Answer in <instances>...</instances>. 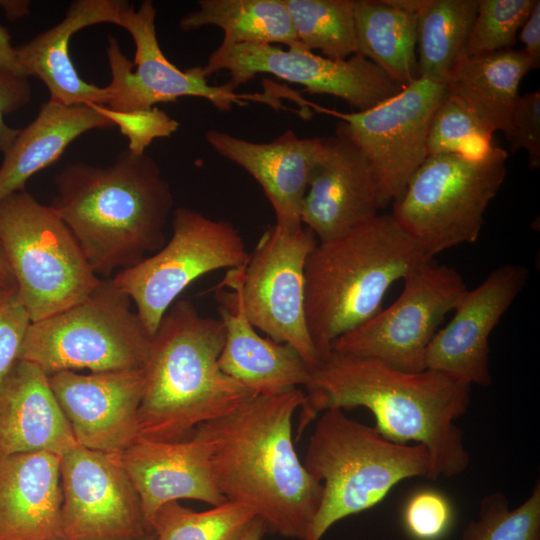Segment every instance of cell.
Segmentation results:
<instances>
[{"mask_svg": "<svg viewBox=\"0 0 540 540\" xmlns=\"http://www.w3.org/2000/svg\"><path fill=\"white\" fill-rule=\"evenodd\" d=\"M299 430L327 409L364 407L391 442L414 441L429 454V479L466 470L470 455L455 424L470 404L471 386L443 373L409 372L381 361L329 350L311 370Z\"/></svg>", "mask_w": 540, "mask_h": 540, "instance_id": "6da1fadb", "label": "cell"}, {"mask_svg": "<svg viewBox=\"0 0 540 540\" xmlns=\"http://www.w3.org/2000/svg\"><path fill=\"white\" fill-rule=\"evenodd\" d=\"M305 400L300 388L255 395L193 431L221 495L249 508L267 531L298 540L306 539L322 494L293 443V416Z\"/></svg>", "mask_w": 540, "mask_h": 540, "instance_id": "7a4b0ae2", "label": "cell"}, {"mask_svg": "<svg viewBox=\"0 0 540 540\" xmlns=\"http://www.w3.org/2000/svg\"><path fill=\"white\" fill-rule=\"evenodd\" d=\"M50 206L79 243L101 279L130 268L165 243L174 197L158 164L146 153L121 152L113 164H67L55 176Z\"/></svg>", "mask_w": 540, "mask_h": 540, "instance_id": "3957f363", "label": "cell"}, {"mask_svg": "<svg viewBox=\"0 0 540 540\" xmlns=\"http://www.w3.org/2000/svg\"><path fill=\"white\" fill-rule=\"evenodd\" d=\"M224 340L220 318L201 315L187 299L173 303L151 338L143 368L139 437L186 439L257 395L220 369Z\"/></svg>", "mask_w": 540, "mask_h": 540, "instance_id": "277c9868", "label": "cell"}, {"mask_svg": "<svg viewBox=\"0 0 540 540\" xmlns=\"http://www.w3.org/2000/svg\"><path fill=\"white\" fill-rule=\"evenodd\" d=\"M427 261L392 214H378L340 237L318 241L305 265V313L320 357L377 314L388 289Z\"/></svg>", "mask_w": 540, "mask_h": 540, "instance_id": "5b68a950", "label": "cell"}, {"mask_svg": "<svg viewBox=\"0 0 540 540\" xmlns=\"http://www.w3.org/2000/svg\"><path fill=\"white\" fill-rule=\"evenodd\" d=\"M304 467L322 485L316 514L305 540H321L338 521L380 503L399 482L428 478L427 449L389 441L375 427L323 411L309 438Z\"/></svg>", "mask_w": 540, "mask_h": 540, "instance_id": "8992f818", "label": "cell"}, {"mask_svg": "<svg viewBox=\"0 0 540 540\" xmlns=\"http://www.w3.org/2000/svg\"><path fill=\"white\" fill-rule=\"evenodd\" d=\"M507 157L498 146L478 157L427 156L393 202L391 214L429 260L475 243L485 211L504 183Z\"/></svg>", "mask_w": 540, "mask_h": 540, "instance_id": "52a82bcc", "label": "cell"}, {"mask_svg": "<svg viewBox=\"0 0 540 540\" xmlns=\"http://www.w3.org/2000/svg\"><path fill=\"white\" fill-rule=\"evenodd\" d=\"M0 243L32 322L81 302L102 280L56 211L26 190L0 201Z\"/></svg>", "mask_w": 540, "mask_h": 540, "instance_id": "ba28073f", "label": "cell"}, {"mask_svg": "<svg viewBox=\"0 0 540 540\" xmlns=\"http://www.w3.org/2000/svg\"><path fill=\"white\" fill-rule=\"evenodd\" d=\"M152 336L132 310L131 299L112 279H102L81 302L32 322L20 360L48 376L144 368Z\"/></svg>", "mask_w": 540, "mask_h": 540, "instance_id": "9c48e42d", "label": "cell"}, {"mask_svg": "<svg viewBox=\"0 0 540 540\" xmlns=\"http://www.w3.org/2000/svg\"><path fill=\"white\" fill-rule=\"evenodd\" d=\"M318 240L305 226H270L245 265L230 269L226 284L255 329L292 346L311 370L320 355L305 313V265Z\"/></svg>", "mask_w": 540, "mask_h": 540, "instance_id": "30bf717a", "label": "cell"}, {"mask_svg": "<svg viewBox=\"0 0 540 540\" xmlns=\"http://www.w3.org/2000/svg\"><path fill=\"white\" fill-rule=\"evenodd\" d=\"M248 258L243 238L231 222L179 207L173 212L170 239L111 279L131 299L153 336L165 313L192 282L213 271L241 267Z\"/></svg>", "mask_w": 540, "mask_h": 540, "instance_id": "8fae6325", "label": "cell"}, {"mask_svg": "<svg viewBox=\"0 0 540 540\" xmlns=\"http://www.w3.org/2000/svg\"><path fill=\"white\" fill-rule=\"evenodd\" d=\"M156 9L151 0L141 1L136 9L130 4L120 14L117 25L125 29L135 44L132 62L121 50L118 40L108 36L106 56L111 81L106 107L115 111H132L175 102L180 97H197L209 101L220 111L248 101L284 108L273 95L238 94L225 84L210 85L199 66L182 70L162 51L156 33Z\"/></svg>", "mask_w": 540, "mask_h": 540, "instance_id": "7c38bea8", "label": "cell"}, {"mask_svg": "<svg viewBox=\"0 0 540 540\" xmlns=\"http://www.w3.org/2000/svg\"><path fill=\"white\" fill-rule=\"evenodd\" d=\"M403 280V290L393 304L340 336L330 350L375 359L404 371L425 370L429 344L468 288L456 269L432 260Z\"/></svg>", "mask_w": 540, "mask_h": 540, "instance_id": "4fadbf2b", "label": "cell"}, {"mask_svg": "<svg viewBox=\"0 0 540 540\" xmlns=\"http://www.w3.org/2000/svg\"><path fill=\"white\" fill-rule=\"evenodd\" d=\"M446 96L445 84L419 77L365 111L343 113L316 106L339 119L336 133L355 144L368 159L379 209L400 198L427 158L429 128Z\"/></svg>", "mask_w": 540, "mask_h": 540, "instance_id": "5bb4252c", "label": "cell"}, {"mask_svg": "<svg viewBox=\"0 0 540 540\" xmlns=\"http://www.w3.org/2000/svg\"><path fill=\"white\" fill-rule=\"evenodd\" d=\"M199 68L205 78L228 71L226 85L234 91L257 74H270L302 85L309 93L340 98L356 112L368 110L404 88L360 54L332 60L302 46L282 49L276 45L221 43Z\"/></svg>", "mask_w": 540, "mask_h": 540, "instance_id": "9a60e30c", "label": "cell"}, {"mask_svg": "<svg viewBox=\"0 0 540 540\" xmlns=\"http://www.w3.org/2000/svg\"><path fill=\"white\" fill-rule=\"evenodd\" d=\"M66 540H133L151 532L140 498L114 455L80 445L60 456Z\"/></svg>", "mask_w": 540, "mask_h": 540, "instance_id": "2e32d148", "label": "cell"}, {"mask_svg": "<svg viewBox=\"0 0 540 540\" xmlns=\"http://www.w3.org/2000/svg\"><path fill=\"white\" fill-rule=\"evenodd\" d=\"M529 279L520 264L495 268L460 298L448 324L438 329L426 353V369L487 387L492 383L489 338Z\"/></svg>", "mask_w": 540, "mask_h": 540, "instance_id": "e0dca14e", "label": "cell"}, {"mask_svg": "<svg viewBox=\"0 0 540 540\" xmlns=\"http://www.w3.org/2000/svg\"><path fill=\"white\" fill-rule=\"evenodd\" d=\"M144 369L49 376L51 389L78 445L118 455L138 437Z\"/></svg>", "mask_w": 540, "mask_h": 540, "instance_id": "ac0fdd59", "label": "cell"}, {"mask_svg": "<svg viewBox=\"0 0 540 540\" xmlns=\"http://www.w3.org/2000/svg\"><path fill=\"white\" fill-rule=\"evenodd\" d=\"M378 192L364 153L340 134L321 138L300 219L319 242L340 237L378 215Z\"/></svg>", "mask_w": 540, "mask_h": 540, "instance_id": "d6986e66", "label": "cell"}, {"mask_svg": "<svg viewBox=\"0 0 540 540\" xmlns=\"http://www.w3.org/2000/svg\"><path fill=\"white\" fill-rule=\"evenodd\" d=\"M114 456L140 498L150 531L157 511L169 502L192 499L216 506L227 501L214 483L206 447L194 433L177 441L138 437Z\"/></svg>", "mask_w": 540, "mask_h": 540, "instance_id": "ffe728a7", "label": "cell"}, {"mask_svg": "<svg viewBox=\"0 0 540 540\" xmlns=\"http://www.w3.org/2000/svg\"><path fill=\"white\" fill-rule=\"evenodd\" d=\"M205 139L217 154L243 168L259 183L273 207L276 225H303L302 202L319 156L321 138H300L288 129L270 142L257 143L210 129Z\"/></svg>", "mask_w": 540, "mask_h": 540, "instance_id": "44dd1931", "label": "cell"}, {"mask_svg": "<svg viewBox=\"0 0 540 540\" xmlns=\"http://www.w3.org/2000/svg\"><path fill=\"white\" fill-rule=\"evenodd\" d=\"M129 5L124 0H75L56 25L15 46L24 76L40 79L49 91L50 101L63 105L95 104L106 106L105 87L88 83L78 74L70 57V40L78 31L101 23L117 25Z\"/></svg>", "mask_w": 540, "mask_h": 540, "instance_id": "7402d4cb", "label": "cell"}, {"mask_svg": "<svg viewBox=\"0 0 540 540\" xmlns=\"http://www.w3.org/2000/svg\"><path fill=\"white\" fill-rule=\"evenodd\" d=\"M62 486L59 455L0 457V540H58Z\"/></svg>", "mask_w": 540, "mask_h": 540, "instance_id": "603a6c76", "label": "cell"}, {"mask_svg": "<svg viewBox=\"0 0 540 540\" xmlns=\"http://www.w3.org/2000/svg\"><path fill=\"white\" fill-rule=\"evenodd\" d=\"M75 445L49 376L19 360L0 383V457L36 451L60 456Z\"/></svg>", "mask_w": 540, "mask_h": 540, "instance_id": "cb8c5ba5", "label": "cell"}, {"mask_svg": "<svg viewBox=\"0 0 540 540\" xmlns=\"http://www.w3.org/2000/svg\"><path fill=\"white\" fill-rule=\"evenodd\" d=\"M218 312L225 328L218 359L223 373L262 396L305 387L311 368L292 346L258 334L232 295Z\"/></svg>", "mask_w": 540, "mask_h": 540, "instance_id": "d4e9b609", "label": "cell"}, {"mask_svg": "<svg viewBox=\"0 0 540 540\" xmlns=\"http://www.w3.org/2000/svg\"><path fill=\"white\" fill-rule=\"evenodd\" d=\"M92 104L63 105L48 100L35 119L19 130L0 164V201L25 191L28 180L56 162L79 136L113 127Z\"/></svg>", "mask_w": 540, "mask_h": 540, "instance_id": "484cf974", "label": "cell"}, {"mask_svg": "<svg viewBox=\"0 0 540 540\" xmlns=\"http://www.w3.org/2000/svg\"><path fill=\"white\" fill-rule=\"evenodd\" d=\"M531 69L523 49L464 56L445 83L447 95L462 102L492 133H505L521 80Z\"/></svg>", "mask_w": 540, "mask_h": 540, "instance_id": "4316f807", "label": "cell"}, {"mask_svg": "<svg viewBox=\"0 0 540 540\" xmlns=\"http://www.w3.org/2000/svg\"><path fill=\"white\" fill-rule=\"evenodd\" d=\"M357 54L405 86L418 76L417 15L386 0H354Z\"/></svg>", "mask_w": 540, "mask_h": 540, "instance_id": "83f0119b", "label": "cell"}, {"mask_svg": "<svg viewBox=\"0 0 540 540\" xmlns=\"http://www.w3.org/2000/svg\"><path fill=\"white\" fill-rule=\"evenodd\" d=\"M179 21L182 31L220 28L223 44L301 46L283 0H199Z\"/></svg>", "mask_w": 540, "mask_h": 540, "instance_id": "f1b7e54d", "label": "cell"}, {"mask_svg": "<svg viewBox=\"0 0 540 540\" xmlns=\"http://www.w3.org/2000/svg\"><path fill=\"white\" fill-rule=\"evenodd\" d=\"M478 0H426L417 14L418 76L445 84L465 56Z\"/></svg>", "mask_w": 540, "mask_h": 540, "instance_id": "f546056e", "label": "cell"}, {"mask_svg": "<svg viewBox=\"0 0 540 540\" xmlns=\"http://www.w3.org/2000/svg\"><path fill=\"white\" fill-rule=\"evenodd\" d=\"M300 45L324 57L345 60L357 54L354 0H283Z\"/></svg>", "mask_w": 540, "mask_h": 540, "instance_id": "4dcf8cb0", "label": "cell"}, {"mask_svg": "<svg viewBox=\"0 0 540 540\" xmlns=\"http://www.w3.org/2000/svg\"><path fill=\"white\" fill-rule=\"evenodd\" d=\"M254 518L249 508L231 501L206 511L174 501L157 511L151 531L156 540H236Z\"/></svg>", "mask_w": 540, "mask_h": 540, "instance_id": "1f68e13d", "label": "cell"}, {"mask_svg": "<svg viewBox=\"0 0 540 540\" xmlns=\"http://www.w3.org/2000/svg\"><path fill=\"white\" fill-rule=\"evenodd\" d=\"M461 540H540V481L529 497L510 509L505 494L485 495L478 517L468 523Z\"/></svg>", "mask_w": 540, "mask_h": 540, "instance_id": "d6a6232c", "label": "cell"}, {"mask_svg": "<svg viewBox=\"0 0 540 540\" xmlns=\"http://www.w3.org/2000/svg\"><path fill=\"white\" fill-rule=\"evenodd\" d=\"M493 133L458 99L447 95L437 108L427 137V156L461 154L478 157L494 145Z\"/></svg>", "mask_w": 540, "mask_h": 540, "instance_id": "836d02e7", "label": "cell"}, {"mask_svg": "<svg viewBox=\"0 0 540 540\" xmlns=\"http://www.w3.org/2000/svg\"><path fill=\"white\" fill-rule=\"evenodd\" d=\"M537 0H478L465 56L512 49Z\"/></svg>", "mask_w": 540, "mask_h": 540, "instance_id": "e575fe53", "label": "cell"}, {"mask_svg": "<svg viewBox=\"0 0 540 540\" xmlns=\"http://www.w3.org/2000/svg\"><path fill=\"white\" fill-rule=\"evenodd\" d=\"M94 107L128 139V151L145 154L147 147L158 138H168L179 128V122L165 111L155 107L132 111H115L106 106Z\"/></svg>", "mask_w": 540, "mask_h": 540, "instance_id": "d590c367", "label": "cell"}, {"mask_svg": "<svg viewBox=\"0 0 540 540\" xmlns=\"http://www.w3.org/2000/svg\"><path fill=\"white\" fill-rule=\"evenodd\" d=\"M453 522V509L439 491L424 489L414 493L403 511V523L414 540H440Z\"/></svg>", "mask_w": 540, "mask_h": 540, "instance_id": "8d00e7d4", "label": "cell"}, {"mask_svg": "<svg viewBox=\"0 0 540 540\" xmlns=\"http://www.w3.org/2000/svg\"><path fill=\"white\" fill-rule=\"evenodd\" d=\"M31 323L17 286L0 289V383L20 360Z\"/></svg>", "mask_w": 540, "mask_h": 540, "instance_id": "74e56055", "label": "cell"}, {"mask_svg": "<svg viewBox=\"0 0 540 540\" xmlns=\"http://www.w3.org/2000/svg\"><path fill=\"white\" fill-rule=\"evenodd\" d=\"M512 153L523 149L532 169L540 166V92L519 96L504 133Z\"/></svg>", "mask_w": 540, "mask_h": 540, "instance_id": "f35d334b", "label": "cell"}, {"mask_svg": "<svg viewBox=\"0 0 540 540\" xmlns=\"http://www.w3.org/2000/svg\"><path fill=\"white\" fill-rule=\"evenodd\" d=\"M32 96L28 77L0 73V153H4L20 129L9 126L5 116L26 106Z\"/></svg>", "mask_w": 540, "mask_h": 540, "instance_id": "ab89813d", "label": "cell"}, {"mask_svg": "<svg viewBox=\"0 0 540 540\" xmlns=\"http://www.w3.org/2000/svg\"><path fill=\"white\" fill-rule=\"evenodd\" d=\"M519 39L524 44L523 51L531 61L532 69L540 66V1L537 0L531 13L521 26Z\"/></svg>", "mask_w": 540, "mask_h": 540, "instance_id": "60d3db41", "label": "cell"}, {"mask_svg": "<svg viewBox=\"0 0 540 540\" xmlns=\"http://www.w3.org/2000/svg\"><path fill=\"white\" fill-rule=\"evenodd\" d=\"M0 73L24 76L16 58L11 35L2 25H0Z\"/></svg>", "mask_w": 540, "mask_h": 540, "instance_id": "b9f144b4", "label": "cell"}, {"mask_svg": "<svg viewBox=\"0 0 540 540\" xmlns=\"http://www.w3.org/2000/svg\"><path fill=\"white\" fill-rule=\"evenodd\" d=\"M0 8L6 17L17 20L26 17L30 12V2L27 0H0Z\"/></svg>", "mask_w": 540, "mask_h": 540, "instance_id": "7bdbcfd3", "label": "cell"}, {"mask_svg": "<svg viewBox=\"0 0 540 540\" xmlns=\"http://www.w3.org/2000/svg\"><path fill=\"white\" fill-rule=\"evenodd\" d=\"M16 286V282L7 260L6 254L0 243V289Z\"/></svg>", "mask_w": 540, "mask_h": 540, "instance_id": "ee69618b", "label": "cell"}, {"mask_svg": "<svg viewBox=\"0 0 540 540\" xmlns=\"http://www.w3.org/2000/svg\"><path fill=\"white\" fill-rule=\"evenodd\" d=\"M266 532L263 522L255 517L236 540H262Z\"/></svg>", "mask_w": 540, "mask_h": 540, "instance_id": "f6af8a7d", "label": "cell"}, {"mask_svg": "<svg viewBox=\"0 0 540 540\" xmlns=\"http://www.w3.org/2000/svg\"><path fill=\"white\" fill-rule=\"evenodd\" d=\"M386 2L405 12L418 14L426 3V0H386Z\"/></svg>", "mask_w": 540, "mask_h": 540, "instance_id": "bcb514c9", "label": "cell"}, {"mask_svg": "<svg viewBox=\"0 0 540 540\" xmlns=\"http://www.w3.org/2000/svg\"><path fill=\"white\" fill-rule=\"evenodd\" d=\"M58 540H66V539H58ZM133 540H156V538L153 532H149L146 535L137 539H133Z\"/></svg>", "mask_w": 540, "mask_h": 540, "instance_id": "7dc6e473", "label": "cell"}]
</instances>
